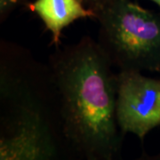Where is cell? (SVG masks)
Masks as SVG:
<instances>
[{"label": "cell", "instance_id": "obj_1", "mask_svg": "<svg viewBox=\"0 0 160 160\" xmlns=\"http://www.w3.org/2000/svg\"><path fill=\"white\" fill-rule=\"evenodd\" d=\"M48 68L63 137L81 160H116L124 135L117 119L118 73L96 40L57 46Z\"/></svg>", "mask_w": 160, "mask_h": 160}, {"label": "cell", "instance_id": "obj_2", "mask_svg": "<svg viewBox=\"0 0 160 160\" xmlns=\"http://www.w3.org/2000/svg\"><path fill=\"white\" fill-rule=\"evenodd\" d=\"M61 142L57 104L47 90L23 84L1 94L0 160H60Z\"/></svg>", "mask_w": 160, "mask_h": 160}, {"label": "cell", "instance_id": "obj_3", "mask_svg": "<svg viewBox=\"0 0 160 160\" xmlns=\"http://www.w3.org/2000/svg\"><path fill=\"white\" fill-rule=\"evenodd\" d=\"M98 44L119 71H160V14L113 0L96 14Z\"/></svg>", "mask_w": 160, "mask_h": 160}, {"label": "cell", "instance_id": "obj_4", "mask_svg": "<svg viewBox=\"0 0 160 160\" xmlns=\"http://www.w3.org/2000/svg\"><path fill=\"white\" fill-rule=\"evenodd\" d=\"M117 119L123 134L132 133L142 141L160 126V78L141 72L119 71Z\"/></svg>", "mask_w": 160, "mask_h": 160}, {"label": "cell", "instance_id": "obj_5", "mask_svg": "<svg viewBox=\"0 0 160 160\" xmlns=\"http://www.w3.org/2000/svg\"><path fill=\"white\" fill-rule=\"evenodd\" d=\"M40 18L51 33L52 44L59 46L63 29L80 19H95L94 12L82 0H35L27 6Z\"/></svg>", "mask_w": 160, "mask_h": 160}, {"label": "cell", "instance_id": "obj_6", "mask_svg": "<svg viewBox=\"0 0 160 160\" xmlns=\"http://www.w3.org/2000/svg\"><path fill=\"white\" fill-rule=\"evenodd\" d=\"M21 5L28 6L27 0H0V21L3 22L16 7Z\"/></svg>", "mask_w": 160, "mask_h": 160}, {"label": "cell", "instance_id": "obj_7", "mask_svg": "<svg viewBox=\"0 0 160 160\" xmlns=\"http://www.w3.org/2000/svg\"><path fill=\"white\" fill-rule=\"evenodd\" d=\"M82 1L85 4V6L88 9L94 12L96 15L99 12L102 11L103 8H105L113 0H82Z\"/></svg>", "mask_w": 160, "mask_h": 160}, {"label": "cell", "instance_id": "obj_8", "mask_svg": "<svg viewBox=\"0 0 160 160\" xmlns=\"http://www.w3.org/2000/svg\"><path fill=\"white\" fill-rule=\"evenodd\" d=\"M135 160H160V154L157 156H149L147 154H143L140 158H138Z\"/></svg>", "mask_w": 160, "mask_h": 160}, {"label": "cell", "instance_id": "obj_9", "mask_svg": "<svg viewBox=\"0 0 160 160\" xmlns=\"http://www.w3.org/2000/svg\"><path fill=\"white\" fill-rule=\"evenodd\" d=\"M150 1H152V2H154L155 4L157 5V6H158L160 8V0H150Z\"/></svg>", "mask_w": 160, "mask_h": 160}, {"label": "cell", "instance_id": "obj_10", "mask_svg": "<svg viewBox=\"0 0 160 160\" xmlns=\"http://www.w3.org/2000/svg\"><path fill=\"white\" fill-rule=\"evenodd\" d=\"M159 73H160V71H159Z\"/></svg>", "mask_w": 160, "mask_h": 160}]
</instances>
